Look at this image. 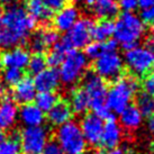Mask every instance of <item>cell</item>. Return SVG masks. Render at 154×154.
<instances>
[{"label": "cell", "instance_id": "cell-8", "mask_svg": "<svg viewBox=\"0 0 154 154\" xmlns=\"http://www.w3.org/2000/svg\"><path fill=\"white\" fill-rule=\"evenodd\" d=\"M153 51H151L149 47L136 46L126 51L124 60L132 75L143 77L150 72L151 68L153 66Z\"/></svg>", "mask_w": 154, "mask_h": 154}, {"label": "cell", "instance_id": "cell-41", "mask_svg": "<svg viewBox=\"0 0 154 154\" xmlns=\"http://www.w3.org/2000/svg\"><path fill=\"white\" fill-rule=\"evenodd\" d=\"M103 154H124V151L118 149V147H116V149H112V150H108L106 153Z\"/></svg>", "mask_w": 154, "mask_h": 154}, {"label": "cell", "instance_id": "cell-4", "mask_svg": "<svg viewBox=\"0 0 154 154\" xmlns=\"http://www.w3.org/2000/svg\"><path fill=\"white\" fill-rule=\"evenodd\" d=\"M115 24L114 36L125 51L138 46V42L145 34V26L141 18L133 13L120 14Z\"/></svg>", "mask_w": 154, "mask_h": 154}, {"label": "cell", "instance_id": "cell-11", "mask_svg": "<svg viewBox=\"0 0 154 154\" xmlns=\"http://www.w3.org/2000/svg\"><path fill=\"white\" fill-rule=\"evenodd\" d=\"M103 119L96 116L94 114L86 115L80 122V129L87 144H90L92 146L99 145L101 135L103 131Z\"/></svg>", "mask_w": 154, "mask_h": 154}, {"label": "cell", "instance_id": "cell-21", "mask_svg": "<svg viewBox=\"0 0 154 154\" xmlns=\"http://www.w3.org/2000/svg\"><path fill=\"white\" fill-rule=\"evenodd\" d=\"M143 122V115L136 106L129 105L119 114V125L126 131L133 132L140 128Z\"/></svg>", "mask_w": 154, "mask_h": 154}, {"label": "cell", "instance_id": "cell-1", "mask_svg": "<svg viewBox=\"0 0 154 154\" xmlns=\"http://www.w3.org/2000/svg\"><path fill=\"white\" fill-rule=\"evenodd\" d=\"M1 19L0 48L2 50H11L23 45L36 26V20L20 5H10L7 7Z\"/></svg>", "mask_w": 154, "mask_h": 154}, {"label": "cell", "instance_id": "cell-32", "mask_svg": "<svg viewBox=\"0 0 154 154\" xmlns=\"http://www.w3.org/2000/svg\"><path fill=\"white\" fill-rule=\"evenodd\" d=\"M107 53L106 52V47H105V43L103 42H96V43H89L86 46V54L85 55L89 59L96 60L99 56H101L103 54Z\"/></svg>", "mask_w": 154, "mask_h": 154}, {"label": "cell", "instance_id": "cell-15", "mask_svg": "<svg viewBox=\"0 0 154 154\" xmlns=\"http://www.w3.org/2000/svg\"><path fill=\"white\" fill-rule=\"evenodd\" d=\"M36 94L37 91L34 86L33 79H30L29 77H24L14 88L13 99L15 103L27 105L34 101Z\"/></svg>", "mask_w": 154, "mask_h": 154}, {"label": "cell", "instance_id": "cell-9", "mask_svg": "<svg viewBox=\"0 0 154 154\" xmlns=\"http://www.w3.org/2000/svg\"><path fill=\"white\" fill-rule=\"evenodd\" d=\"M124 61L116 52L105 53L94 60V72L106 81H115L123 75Z\"/></svg>", "mask_w": 154, "mask_h": 154}, {"label": "cell", "instance_id": "cell-29", "mask_svg": "<svg viewBox=\"0 0 154 154\" xmlns=\"http://www.w3.org/2000/svg\"><path fill=\"white\" fill-rule=\"evenodd\" d=\"M46 57L44 54H34L29 59V62L27 64V69H28V72L30 74H38L39 72H42L43 70L46 69Z\"/></svg>", "mask_w": 154, "mask_h": 154}, {"label": "cell", "instance_id": "cell-35", "mask_svg": "<svg viewBox=\"0 0 154 154\" xmlns=\"http://www.w3.org/2000/svg\"><path fill=\"white\" fill-rule=\"evenodd\" d=\"M119 9H123L124 13H132L138 7L137 0H117Z\"/></svg>", "mask_w": 154, "mask_h": 154}, {"label": "cell", "instance_id": "cell-6", "mask_svg": "<svg viewBox=\"0 0 154 154\" xmlns=\"http://www.w3.org/2000/svg\"><path fill=\"white\" fill-rule=\"evenodd\" d=\"M87 68V56L77 50H72L65 55L64 60L60 64V80L68 86L74 85L83 78V75L86 74Z\"/></svg>", "mask_w": 154, "mask_h": 154}, {"label": "cell", "instance_id": "cell-16", "mask_svg": "<svg viewBox=\"0 0 154 154\" xmlns=\"http://www.w3.org/2000/svg\"><path fill=\"white\" fill-rule=\"evenodd\" d=\"M18 118L25 127L42 126L45 122V112L35 103H27L18 109Z\"/></svg>", "mask_w": 154, "mask_h": 154}, {"label": "cell", "instance_id": "cell-45", "mask_svg": "<svg viewBox=\"0 0 154 154\" xmlns=\"http://www.w3.org/2000/svg\"><path fill=\"white\" fill-rule=\"evenodd\" d=\"M2 66V63H1V56H0V68Z\"/></svg>", "mask_w": 154, "mask_h": 154}, {"label": "cell", "instance_id": "cell-39", "mask_svg": "<svg viewBox=\"0 0 154 154\" xmlns=\"http://www.w3.org/2000/svg\"><path fill=\"white\" fill-rule=\"evenodd\" d=\"M147 128L152 134H154V114L151 115L147 119Z\"/></svg>", "mask_w": 154, "mask_h": 154}, {"label": "cell", "instance_id": "cell-27", "mask_svg": "<svg viewBox=\"0 0 154 154\" xmlns=\"http://www.w3.org/2000/svg\"><path fill=\"white\" fill-rule=\"evenodd\" d=\"M136 107L143 117H150L154 114V97L146 92H141L136 96Z\"/></svg>", "mask_w": 154, "mask_h": 154}, {"label": "cell", "instance_id": "cell-36", "mask_svg": "<svg viewBox=\"0 0 154 154\" xmlns=\"http://www.w3.org/2000/svg\"><path fill=\"white\" fill-rule=\"evenodd\" d=\"M42 154H64L56 142H48Z\"/></svg>", "mask_w": 154, "mask_h": 154}, {"label": "cell", "instance_id": "cell-46", "mask_svg": "<svg viewBox=\"0 0 154 154\" xmlns=\"http://www.w3.org/2000/svg\"><path fill=\"white\" fill-rule=\"evenodd\" d=\"M71 1H73V2H79L80 0H71Z\"/></svg>", "mask_w": 154, "mask_h": 154}, {"label": "cell", "instance_id": "cell-13", "mask_svg": "<svg viewBox=\"0 0 154 154\" xmlns=\"http://www.w3.org/2000/svg\"><path fill=\"white\" fill-rule=\"evenodd\" d=\"M34 86L38 92H51L60 86L59 71L54 68H48L36 74L34 78Z\"/></svg>", "mask_w": 154, "mask_h": 154}, {"label": "cell", "instance_id": "cell-30", "mask_svg": "<svg viewBox=\"0 0 154 154\" xmlns=\"http://www.w3.org/2000/svg\"><path fill=\"white\" fill-rule=\"evenodd\" d=\"M20 145L18 137L6 138L0 144V154H20Z\"/></svg>", "mask_w": 154, "mask_h": 154}, {"label": "cell", "instance_id": "cell-17", "mask_svg": "<svg viewBox=\"0 0 154 154\" xmlns=\"http://www.w3.org/2000/svg\"><path fill=\"white\" fill-rule=\"evenodd\" d=\"M29 53L23 47H15L6 51L1 56V63L6 68H14L23 70L29 62Z\"/></svg>", "mask_w": 154, "mask_h": 154}, {"label": "cell", "instance_id": "cell-25", "mask_svg": "<svg viewBox=\"0 0 154 154\" xmlns=\"http://www.w3.org/2000/svg\"><path fill=\"white\" fill-rule=\"evenodd\" d=\"M70 107H71V110L74 114H78V115H82L85 114L90 107V103H89V98L87 94L81 89H75L71 94V100H70Z\"/></svg>", "mask_w": 154, "mask_h": 154}, {"label": "cell", "instance_id": "cell-40", "mask_svg": "<svg viewBox=\"0 0 154 154\" xmlns=\"http://www.w3.org/2000/svg\"><path fill=\"white\" fill-rule=\"evenodd\" d=\"M149 48H150L151 51H153L154 50V22H153V25H152V29H151V41L150 43H149Z\"/></svg>", "mask_w": 154, "mask_h": 154}, {"label": "cell", "instance_id": "cell-38", "mask_svg": "<svg viewBox=\"0 0 154 154\" xmlns=\"http://www.w3.org/2000/svg\"><path fill=\"white\" fill-rule=\"evenodd\" d=\"M137 1H138V6L142 9L150 8L154 6V0H137Z\"/></svg>", "mask_w": 154, "mask_h": 154}, {"label": "cell", "instance_id": "cell-3", "mask_svg": "<svg viewBox=\"0 0 154 154\" xmlns=\"http://www.w3.org/2000/svg\"><path fill=\"white\" fill-rule=\"evenodd\" d=\"M138 89V81L132 74H123L107 90L106 103L111 114H120L132 103Z\"/></svg>", "mask_w": 154, "mask_h": 154}, {"label": "cell", "instance_id": "cell-49", "mask_svg": "<svg viewBox=\"0 0 154 154\" xmlns=\"http://www.w3.org/2000/svg\"><path fill=\"white\" fill-rule=\"evenodd\" d=\"M0 81H1V75H0Z\"/></svg>", "mask_w": 154, "mask_h": 154}, {"label": "cell", "instance_id": "cell-37", "mask_svg": "<svg viewBox=\"0 0 154 154\" xmlns=\"http://www.w3.org/2000/svg\"><path fill=\"white\" fill-rule=\"evenodd\" d=\"M141 20L143 23H153L154 22V6L150 8L143 9L141 13Z\"/></svg>", "mask_w": 154, "mask_h": 154}, {"label": "cell", "instance_id": "cell-22", "mask_svg": "<svg viewBox=\"0 0 154 154\" xmlns=\"http://www.w3.org/2000/svg\"><path fill=\"white\" fill-rule=\"evenodd\" d=\"M26 6V11L34 18L36 23L48 24L51 22L53 13L44 5L43 0H24Z\"/></svg>", "mask_w": 154, "mask_h": 154}, {"label": "cell", "instance_id": "cell-33", "mask_svg": "<svg viewBox=\"0 0 154 154\" xmlns=\"http://www.w3.org/2000/svg\"><path fill=\"white\" fill-rule=\"evenodd\" d=\"M69 0H43L44 5L51 10L52 13L60 11L62 8L68 6Z\"/></svg>", "mask_w": 154, "mask_h": 154}, {"label": "cell", "instance_id": "cell-12", "mask_svg": "<svg viewBox=\"0 0 154 154\" xmlns=\"http://www.w3.org/2000/svg\"><path fill=\"white\" fill-rule=\"evenodd\" d=\"M18 119V107L7 94L0 96V129H10Z\"/></svg>", "mask_w": 154, "mask_h": 154}, {"label": "cell", "instance_id": "cell-28", "mask_svg": "<svg viewBox=\"0 0 154 154\" xmlns=\"http://www.w3.org/2000/svg\"><path fill=\"white\" fill-rule=\"evenodd\" d=\"M29 47L34 52V54H45L48 50V46L45 43V39L43 37L42 28L35 30L34 34L29 38Z\"/></svg>", "mask_w": 154, "mask_h": 154}, {"label": "cell", "instance_id": "cell-44", "mask_svg": "<svg viewBox=\"0 0 154 154\" xmlns=\"http://www.w3.org/2000/svg\"><path fill=\"white\" fill-rule=\"evenodd\" d=\"M1 27H2V19H1V15H0V29H1Z\"/></svg>", "mask_w": 154, "mask_h": 154}, {"label": "cell", "instance_id": "cell-47", "mask_svg": "<svg viewBox=\"0 0 154 154\" xmlns=\"http://www.w3.org/2000/svg\"><path fill=\"white\" fill-rule=\"evenodd\" d=\"M90 154H100L99 152H94V153H90Z\"/></svg>", "mask_w": 154, "mask_h": 154}, {"label": "cell", "instance_id": "cell-26", "mask_svg": "<svg viewBox=\"0 0 154 154\" xmlns=\"http://www.w3.org/2000/svg\"><path fill=\"white\" fill-rule=\"evenodd\" d=\"M57 101H59V97L54 91L38 92L35 97V105L44 112H48Z\"/></svg>", "mask_w": 154, "mask_h": 154}, {"label": "cell", "instance_id": "cell-14", "mask_svg": "<svg viewBox=\"0 0 154 154\" xmlns=\"http://www.w3.org/2000/svg\"><path fill=\"white\" fill-rule=\"evenodd\" d=\"M122 138H123L122 126L115 119L110 118L107 120V123L103 124V135H101L99 145L103 146L105 149H108V150H112L119 145Z\"/></svg>", "mask_w": 154, "mask_h": 154}, {"label": "cell", "instance_id": "cell-34", "mask_svg": "<svg viewBox=\"0 0 154 154\" xmlns=\"http://www.w3.org/2000/svg\"><path fill=\"white\" fill-rule=\"evenodd\" d=\"M143 90L144 92L151 94L154 97V72H151L149 74H146L144 79H143Z\"/></svg>", "mask_w": 154, "mask_h": 154}, {"label": "cell", "instance_id": "cell-10", "mask_svg": "<svg viewBox=\"0 0 154 154\" xmlns=\"http://www.w3.org/2000/svg\"><path fill=\"white\" fill-rule=\"evenodd\" d=\"M94 23L90 17H82L68 30L64 38L72 50L83 48L91 42Z\"/></svg>", "mask_w": 154, "mask_h": 154}, {"label": "cell", "instance_id": "cell-20", "mask_svg": "<svg viewBox=\"0 0 154 154\" xmlns=\"http://www.w3.org/2000/svg\"><path fill=\"white\" fill-rule=\"evenodd\" d=\"M72 110L69 103L66 101H57L54 107L47 112V119L53 126H62L63 124L71 120Z\"/></svg>", "mask_w": 154, "mask_h": 154}, {"label": "cell", "instance_id": "cell-48", "mask_svg": "<svg viewBox=\"0 0 154 154\" xmlns=\"http://www.w3.org/2000/svg\"><path fill=\"white\" fill-rule=\"evenodd\" d=\"M153 66H154V56H153Z\"/></svg>", "mask_w": 154, "mask_h": 154}, {"label": "cell", "instance_id": "cell-2", "mask_svg": "<svg viewBox=\"0 0 154 154\" xmlns=\"http://www.w3.org/2000/svg\"><path fill=\"white\" fill-rule=\"evenodd\" d=\"M81 89L89 98L90 107L92 114L100 117L101 119H110L111 111L106 103L107 98V83L101 77L94 71H89L83 75Z\"/></svg>", "mask_w": 154, "mask_h": 154}, {"label": "cell", "instance_id": "cell-5", "mask_svg": "<svg viewBox=\"0 0 154 154\" xmlns=\"http://www.w3.org/2000/svg\"><path fill=\"white\" fill-rule=\"evenodd\" d=\"M56 143L64 154H86L87 142L78 123L70 120L59 126L55 133Z\"/></svg>", "mask_w": 154, "mask_h": 154}, {"label": "cell", "instance_id": "cell-7", "mask_svg": "<svg viewBox=\"0 0 154 154\" xmlns=\"http://www.w3.org/2000/svg\"><path fill=\"white\" fill-rule=\"evenodd\" d=\"M48 143V132L44 126L24 127L19 135L23 154H42Z\"/></svg>", "mask_w": 154, "mask_h": 154}, {"label": "cell", "instance_id": "cell-43", "mask_svg": "<svg viewBox=\"0 0 154 154\" xmlns=\"http://www.w3.org/2000/svg\"><path fill=\"white\" fill-rule=\"evenodd\" d=\"M14 0H0V4H2V5H9V4H11Z\"/></svg>", "mask_w": 154, "mask_h": 154}, {"label": "cell", "instance_id": "cell-24", "mask_svg": "<svg viewBox=\"0 0 154 154\" xmlns=\"http://www.w3.org/2000/svg\"><path fill=\"white\" fill-rule=\"evenodd\" d=\"M115 24L109 19H101L99 23L94 24L92 28V38L97 42H106L114 35Z\"/></svg>", "mask_w": 154, "mask_h": 154}, {"label": "cell", "instance_id": "cell-18", "mask_svg": "<svg viewBox=\"0 0 154 154\" xmlns=\"http://www.w3.org/2000/svg\"><path fill=\"white\" fill-rule=\"evenodd\" d=\"M79 17V11L74 6H65L57 11L53 19L54 27L57 32H68L72 27Z\"/></svg>", "mask_w": 154, "mask_h": 154}, {"label": "cell", "instance_id": "cell-31", "mask_svg": "<svg viewBox=\"0 0 154 154\" xmlns=\"http://www.w3.org/2000/svg\"><path fill=\"white\" fill-rule=\"evenodd\" d=\"M2 78L7 86L15 87L24 78V72H23V70H19V69L6 68Z\"/></svg>", "mask_w": 154, "mask_h": 154}, {"label": "cell", "instance_id": "cell-19", "mask_svg": "<svg viewBox=\"0 0 154 154\" xmlns=\"http://www.w3.org/2000/svg\"><path fill=\"white\" fill-rule=\"evenodd\" d=\"M89 8L92 10L96 17L109 20L117 17L119 11L117 0H94Z\"/></svg>", "mask_w": 154, "mask_h": 154}, {"label": "cell", "instance_id": "cell-23", "mask_svg": "<svg viewBox=\"0 0 154 154\" xmlns=\"http://www.w3.org/2000/svg\"><path fill=\"white\" fill-rule=\"evenodd\" d=\"M70 51H72V48H71V46L69 45L66 39L63 36L62 38L59 39V42H56L52 46V48L48 52V54L45 56L46 57L47 65H50L51 68H54V69L56 66H59L62 63V61L64 60L65 55Z\"/></svg>", "mask_w": 154, "mask_h": 154}, {"label": "cell", "instance_id": "cell-42", "mask_svg": "<svg viewBox=\"0 0 154 154\" xmlns=\"http://www.w3.org/2000/svg\"><path fill=\"white\" fill-rule=\"evenodd\" d=\"M5 140H6V133H5V131L0 129V144H1Z\"/></svg>", "mask_w": 154, "mask_h": 154}]
</instances>
